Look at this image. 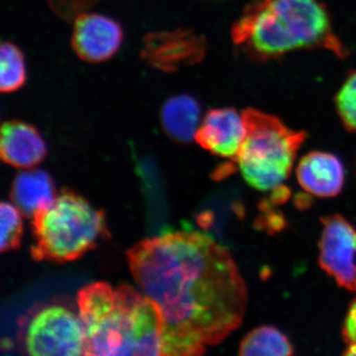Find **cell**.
Here are the masks:
<instances>
[{
	"label": "cell",
	"mask_w": 356,
	"mask_h": 356,
	"mask_svg": "<svg viewBox=\"0 0 356 356\" xmlns=\"http://www.w3.org/2000/svg\"><path fill=\"white\" fill-rule=\"evenodd\" d=\"M243 117L247 135L235 163L252 188L275 191L291 175L306 133L292 130L277 117L259 110H245Z\"/></svg>",
	"instance_id": "obj_5"
},
{
	"label": "cell",
	"mask_w": 356,
	"mask_h": 356,
	"mask_svg": "<svg viewBox=\"0 0 356 356\" xmlns=\"http://www.w3.org/2000/svg\"><path fill=\"white\" fill-rule=\"evenodd\" d=\"M34 261H74L108 238L104 212L83 196L63 189L47 207L32 217Z\"/></svg>",
	"instance_id": "obj_4"
},
{
	"label": "cell",
	"mask_w": 356,
	"mask_h": 356,
	"mask_svg": "<svg viewBox=\"0 0 356 356\" xmlns=\"http://www.w3.org/2000/svg\"><path fill=\"white\" fill-rule=\"evenodd\" d=\"M334 105L346 130L356 132V72H350L334 97Z\"/></svg>",
	"instance_id": "obj_18"
},
{
	"label": "cell",
	"mask_w": 356,
	"mask_h": 356,
	"mask_svg": "<svg viewBox=\"0 0 356 356\" xmlns=\"http://www.w3.org/2000/svg\"><path fill=\"white\" fill-rule=\"evenodd\" d=\"M200 115V105L195 98L187 95L172 96L161 106V125L170 139L187 144L195 140Z\"/></svg>",
	"instance_id": "obj_13"
},
{
	"label": "cell",
	"mask_w": 356,
	"mask_h": 356,
	"mask_svg": "<svg viewBox=\"0 0 356 356\" xmlns=\"http://www.w3.org/2000/svg\"><path fill=\"white\" fill-rule=\"evenodd\" d=\"M76 302L84 355L163 356L161 314L142 291L96 282L81 288Z\"/></svg>",
	"instance_id": "obj_2"
},
{
	"label": "cell",
	"mask_w": 356,
	"mask_h": 356,
	"mask_svg": "<svg viewBox=\"0 0 356 356\" xmlns=\"http://www.w3.org/2000/svg\"><path fill=\"white\" fill-rule=\"evenodd\" d=\"M294 353L286 334L273 325H261L248 332L238 350L243 356H289Z\"/></svg>",
	"instance_id": "obj_15"
},
{
	"label": "cell",
	"mask_w": 356,
	"mask_h": 356,
	"mask_svg": "<svg viewBox=\"0 0 356 356\" xmlns=\"http://www.w3.org/2000/svg\"><path fill=\"white\" fill-rule=\"evenodd\" d=\"M0 156L6 165L32 170L46 158V143L34 126L22 121H7L1 127Z\"/></svg>",
	"instance_id": "obj_11"
},
{
	"label": "cell",
	"mask_w": 356,
	"mask_h": 356,
	"mask_svg": "<svg viewBox=\"0 0 356 356\" xmlns=\"http://www.w3.org/2000/svg\"><path fill=\"white\" fill-rule=\"evenodd\" d=\"M206 40L191 30L151 33L145 37L140 56L154 69L175 72L198 64L206 55Z\"/></svg>",
	"instance_id": "obj_8"
},
{
	"label": "cell",
	"mask_w": 356,
	"mask_h": 356,
	"mask_svg": "<svg viewBox=\"0 0 356 356\" xmlns=\"http://www.w3.org/2000/svg\"><path fill=\"white\" fill-rule=\"evenodd\" d=\"M123 39L121 25L102 14H81L74 21L72 48L84 62H106L116 55Z\"/></svg>",
	"instance_id": "obj_9"
},
{
	"label": "cell",
	"mask_w": 356,
	"mask_h": 356,
	"mask_svg": "<svg viewBox=\"0 0 356 356\" xmlns=\"http://www.w3.org/2000/svg\"><path fill=\"white\" fill-rule=\"evenodd\" d=\"M19 339L26 355H84L79 313L64 304H48L30 312L20 324Z\"/></svg>",
	"instance_id": "obj_6"
},
{
	"label": "cell",
	"mask_w": 356,
	"mask_h": 356,
	"mask_svg": "<svg viewBox=\"0 0 356 356\" xmlns=\"http://www.w3.org/2000/svg\"><path fill=\"white\" fill-rule=\"evenodd\" d=\"M234 44L257 62L277 60L297 50L348 51L332 29L331 16L318 0H252L232 27Z\"/></svg>",
	"instance_id": "obj_3"
},
{
	"label": "cell",
	"mask_w": 356,
	"mask_h": 356,
	"mask_svg": "<svg viewBox=\"0 0 356 356\" xmlns=\"http://www.w3.org/2000/svg\"><path fill=\"white\" fill-rule=\"evenodd\" d=\"M318 264L339 286L356 292V229L341 215L321 218Z\"/></svg>",
	"instance_id": "obj_7"
},
{
	"label": "cell",
	"mask_w": 356,
	"mask_h": 356,
	"mask_svg": "<svg viewBox=\"0 0 356 356\" xmlns=\"http://www.w3.org/2000/svg\"><path fill=\"white\" fill-rule=\"evenodd\" d=\"M247 135L243 113L234 108L210 110L199 126L195 140L215 156L236 161Z\"/></svg>",
	"instance_id": "obj_10"
},
{
	"label": "cell",
	"mask_w": 356,
	"mask_h": 356,
	"mask_svg": "<svg viewBox=\"0 0 356 356\" xmlns=\"http://www.w3.org/2000/svg\"><path fill=\"white\" fill-rule=\"evenodd\" d=\"M56 191L48 172L29 170L16 175L11 187V201L21 214L32 218L37 211L47 207L55 199Z\"/></svg>",
	"instance_id": "obj_14"
},
{
	"label": "cell",
	"mask_w": 356,
	"mask_h": 356,
	"mask_svg": "<svg viewBox=\"0 0 356 356\" xmlns=\"http://www.w3.org/2000/svg\"><path fill=\"white\" fill-rule=\"evenodd\" d=\"M134 280L161 314L163 356H197L242 325L245 280L226 248L201 232H170L127 252Z\"/></svg>",
	"instance_id": "obj_1"
},
{
	"label": "cell",
	"mask_w": 356,
	"mask_h": 356,
	"mask_svg": "<svg viewBox=\"0 0 356 356\" xmlns=\"http://www.w3.org/2000/svg\"><path fill=\"white\" fill-rule=\"evenodd\" d=\"M22 214L15 205L2 202L0 205V220H1V252H9L20 247L23 234Z\"/></svg>",
	"instance_id": "obj_17"
},
{
	"label": "cell",
	"mask_w": 356,
	"mask_h": 356,
	"mask_svg": "<svg viewBox=\"0 0 356 356\" xmlns=\"http://www.w3.org/2000/svg\"><path fill=\"white\" fill-rule=\"evenodd\" d=\"M343 355L350 356L356 355V343L348 344V348L344 351Z\"/></svg>",
	"instance_id": "obj_20"
},
{
	"label": "cell",
	"mask_w": 356,
	"mask_h": 356,
	"mask_svg": "<svg viewBox=\"0 0 356 356\" xmlns=\"http://www.w3.org/2000/svg\"><path fill=\"white\" fill-rule=\"evenodd\" d=\"M343 337L348 344L356 343V299L350 304L344 321Z\"/></svg>",
	"instance_id": "obj_19"
},
{
	"label": "cell",
	"mask_w": 356,
	"mask_h": 356,
	"mask_svg": "<svg viewBox=\"0 0 356 356\" xmlns=\"http://www.w3.org/2000/svg\"><path fill=\"white\" fill-rule=\"evenodd\" d=\"M296 175L302 188L318 198L339 195L346 177L341 159L325 152H312L304 156L297 166Z\"/></svg>",
	"instance_id": "obj_12"
},
{
	"label": "cell",
	"mask_w": 356,
	"mask_h": 356,
	"mask_svg": "<svg viewBox=\"0 0 356 356\" xmlns=\"http://www.w3.org/2000/svg\"><path fill=\"white\" fill-rule=\"evenodd\" d=\"M27 79L25 58L16 44L4 42L0 48V89L13 93L23 88Z\"/></svg>",
	"instance_id": "obj_16"
}]
</instances>
